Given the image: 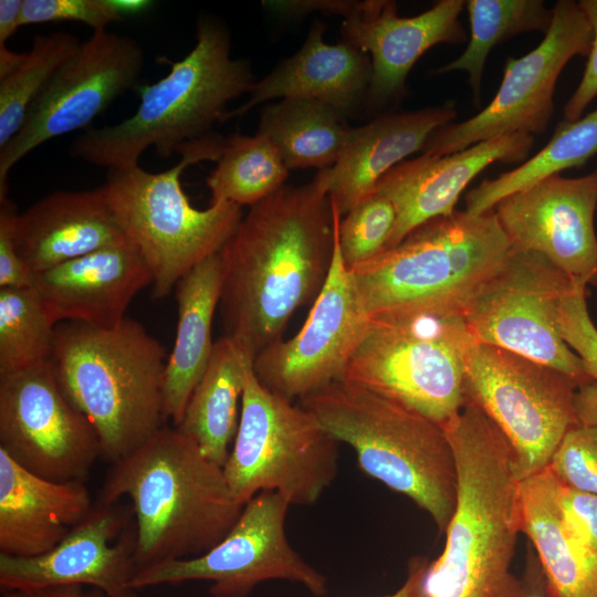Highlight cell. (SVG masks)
I'll use <instances>...</instances> for the list:
<instances>
[{
	"label": "cell",
	"instance_id": "1",
	"mask_svg": "<svg viewBox=\"0 0 597 597\" xmlns=\"http://www.w3.org/2000/svg\"><path fill=\"white\" fill-rule=\"evenodd\" d=\"M333 253L325 169L251 206L220 251L224 335L254 357L282 339L293 313L321 292Z\"/></svg>",
	"mask_w": 597,
	"mask_h": 597
},
{
	"label": "cell",
	"instance_id": "2",
	"mask_svg": "<svg viewBox=\"0 0 597 597\" xmlns=\"http://www.w3.org/2000/svg\"><path fill=\"white\" fill-rule=\"evenodd\" d=\"M455 460V509L441 555L429 563L427 597H523L512 573L522 532L514 452L471 400L442 426Z\"/></svg>",
	"mask_w": 597,
	"mask_h": 597
},
{
	"label": "cell",
	"instance_id": "3",
	"mask_svg": "<svg viewBox=\"0 0 597 597\" xmlns=\"http://www.w3.org/2000/svg\"><path fill=\"white\" fill-rule=\"evenodd\" d=\"M113 464L100 503L129 498L137 570L205 554L229 533L242 511L222 467L176 427L161 426Z\"/></svg>",
	"mask_w": 597,
	"mask_h": 597
},
{
	"label": "cell",
	"instance_id": "4",
	"mask_svg": "<svg viewBox=\"0 0 597 597\" xmlns=\"http://www.w3.org/2000/svg\"><path fill=\"white\" fill-rule=\"evenodd\" d=\"M255 82L250 62L231 57L224 23L201 15L193 49L172 63L165 77L139 88L136 112L118 124L84 130L72 143L70 155L107 169L137 166L149 147L169 157L180 146L211 134L227 104L250 93Z\"/></svg>",
	"mask_w": 597,
	"mask_h": 597
},
{
	"label": "cell",
	"instance_id": "5",
	"mask_svg": "<svg viewBox=\"0 0 597 597\" xmlns=\"http://www.w3.org/2000/svg\"><path fill=\"white\" fill-rule=\"evenodd\" d=\"M167 358L133 318L111 328L56 324L51 357L56 380L94 427L103 459L119 461L161 427Z\"/></svg>",
	"mask_w": 597,
	"mask_h": 597
},
{
	"label": "cell",
	"instance_id": "6",
	"mask_svg": "<svg viewBox=\"0 0 597 597\" xmlns=\"http://www.w3.org/2000/svg\"><path fill=\"white\" fill-rule=\"evenodd\" d=\"M356 453L360 470L409 498L444 533L455 509L457 469L442 426L362 386L339 380L298 400Z\"/></svg>",
	"mask_w": 597,
	"mask_h": 597
},
{
	"label": "cell",
	"instance_id": "7",
	"mask_svg": "<svg viewBox=\"0 0 597 597\" xmlns=\"http://www.w3.org/2000/svg\"><path fill=\"white\" fill-rule=\"evenodd\" d=\"M224 138L211 133L180 146L181 159L164 171H147L139 165L107 169L103 193L151 273L154 298L168 296L184 275L219 253L243 218L241 207L229 201L197 209L181 187L188 166L219 159Z\"/></svg>",
	"mask_w": 597,
	"mask_h": 597
},
{
	"label": "cell",
	"instance_id": "8",
	"mask_svg": "<svg viewBox=\"0 0 597 597\" xmlns=\"http://www.w3.org/2000/svg\"><path fill=\"white\" fill-rule=\"evenodd\" d=\"M472 342L459 307L418 304L377 312L368 315L342 380L443 426L464 405Z\"/></svg>",
	"mask_w": 597,
	"mask_h": 597
},
{
	"label": "cell",
	"instance_id": "9",
	"mask_svg": "<svg viewBox=\"0 0 597 597\" xmlns=\"http://www.w3.org/2000/svg\"><path fill=\"white\" fill-rule=\"evenodd\" d=\"M512 245L494 210L434 218L350 272L367 315L418 304L463 308Z\"/></svg>",
	"mask_w": 597,
	"mask_h": 597
},
{
	"label": "cell",
	"instance_id": "10",
	"mask_svg": "<svg viewBox=\"0 0 597 597\" xmlns=\"http://www.w3.org/2000/svg\"><path fill=\"white\" fill-rule=\"evenodd\" d=\"M338 443L308 410L269 390L251 368L238 431L222 469L242 505L271 491L290 505L308 506L336 478Z\"/></svg>",
	"mask_w": 597,
	"mask_h": 597
},
{
	"label": "cell",
	"instance_id": "11",
	"mask_svg": "<svg viewBox=\"0 0 597 597\" xmlns=\"http://www.w3.org/2000/svg\"><path fill=\"white\" fill-rule=\"evenodd\" d=\"M579 383L545 364L472 342L465 356L464 395L500 429L523 479L545 469L565 433L579 425Z\"/></svg>",
	"mask_w": 597,
	"mask_h": 597
},
{
	"label": "cell",
	"instance_id": "12",
	"mask_svg": "<svg viewBox=\"0 0 597 597\" xmlns=\"http://www.w3.org/2000/svg\"><path fill=\"white\" fill-rule=\"evenodd\" d=\"M574 285L542 254L512 248L462 314L474 342L551 366L582 386L593 380L558 329L561 302Z\"/></svg>",
	"mask_w": 597,
	"mask_h": 597
},
{
	"label": "cell",
	"instance_id": "13",
	"mask_svg": "<svg viewBox=\"0 0 597 597\" xmlns=\"http://www.w3.org/2000/svg\"><path fill=\"white\" fill-rule=\"evenodd\" d=\"M290 506L280 493L256 494L214 547L199 556L142 568L135 573L132 588L208 580L211 597H249L259 584L284 579L301 584L314 596H325L326 576L306 563L286 537Z\"/></svg>",
	"mask_w": 597,
	"mask_h": 597
},
{
	"label": "cell",
	"instance_id": "14",
	"mask_svg": "<svg viewBox=\"0 0 597 597\" xmlns=\"http://www.w3.org/2000/svg\"><path fill=\"white\" fill-rule=\"evenodd\" d=\"M552 10V24L542 42L530 53L506 60L489 105L469 119L434 130L421 154L443 156L499 136L546 130L561 72L574 56H588L593 44V30L578 1L558 0Z\"/></svg>",
	"mask_w": 597,
	"mask_h": 597
},
{
	"label": "cell",
	"instance_id": "15",
	"mask_svg": "<svg viewBox=\"0 0 597 597\" xmlns=\"http://www.w3.org/2000/svg\"><path fill=\"white\" fill-rule=\"evenodd\" d=\"M144 51L129 36L95 31L53 74L17 135L0 149V200L10 170L30 151L91 123L137 84Z\"/></svg>",
	"mask_w": 597,
	"mask_h": 597
},
{
	"label": "cell",
	"instance_id": "16",
	"mask_svg": "<svg viewBox=\"0 0 597 597\" xmlns=\"http://www.w3.org/2000/svg\"><path fill=\"white\" fill-rule=\"evenodd\" d=\"M0 449L56 482L84 481L102 457L94 427L65 398L51 359L0 376Z\"/></svg>",
	"mask_w": 597,
	"mask_h": 597
},
{
	"label": "cell",
	"instance_id": "17",
	"mask_svg": "<svg viewBox=\"0 0 597 597\" xmlns=\"http://www.w3.org/2000/svg\"><path fill=\"white\" fill-rule=\"evenodd\" d=\"M331 203L334 253L326 281L301 329L269 345L253 360L259 381L291 401L343 379L368 321L341 255L337 223L342 216Z\"/></svg>",
	"mask_w": 597,
	"mask_h": 597
},
{
	"label": "cell",
	"instance_id": "18",
	"mask_svg": "<svg viewBox=\"0 0 597 597\" xmlns=\"http://www.w3.org/2000/svg\"><path fill=\"white\" fill-rule=\"evenodd\" d=\"M597 169L548 177L503 200L494 212L512 248L545 256L574 284L597 286Z\"/></svg>",
	"mask_w": 597,
	"mask_h": 597
},
{
	"label": "cell",
	"instance_id": "19",
	"mask_svg": "<svg viewBox=\"0 0 597 597\" xmlns=\"http://www.w3.org/2000/svg\"><path fill=\"white\" fill-rule=\"evenodd\" d=\"M125 520L118 506L98 503L52 549L33 557L0 554V586L12 591L90 585L108 597H134L135 531L114 541Z\"/></svg>",
	"mask_w": 597,
	"mask_h": 597
},
{
	"label": "cell",
	"instance_id": "20",
	"mask_svg": "<svg viewBox=\"0 0 597 597\" xmlns=\"http://www.w3.org/2000/svg\"><path fill=\"white\" fill-rule=\"evenodd\" d=\"M463 0H440L411 18H401L391 0H367L363 11L344 19L343 41L366 52L371 60L367 108L396 103L406 94V80L415 63L437 44L465 42L459 17Z\"/></svg>",
	"mask_w": 597,
	"mask_h": 597
},
{
	"label": "cell",
	"instance_id": "21",
	"mask_svg": "<svg viewBox=\"0 0 597 597\" xmlns=\"http://www.w3.org/2000/svg\"><path fill=\"white\" fill-rule=\"evenodd\" d=\"M533 144V135L516 133L449 155L421 154L391 168L374 190L389 199L396 210L387 250L398 245L419 226L452 214L462 191L488 166L496 161L524 163Z\"/></svg>",
	"mask_w": 597,
	"mask_h": 597
},
{
	"label": "cell",
	"instance_id": "22",
	"mask_svg": "<svg viewBox=\"0 0 597 597\" xmlns=\"http://www.w3.org/2000/svg\"><path fill=\"white\" fill-rule=\"evenodd\" d=\"M151 282L140 252L127 240L36 274L33 289L55 325L76 322L111 328Z\"/></svg>",
	"mask_w": 597,
	"mask_h": 597
},
{
	"label": "cell",
	"instance_id": "23",
	"mask_svg": "<svg viewBox=\"0 0 597 597\" xmlns=\"http://www.w3.org/2000/svg\"><path fill=\"white\" fill-rule=\"evenodd\" d=\"M325 25L317 20L300 50L254 83L250 98L227 111L221 122L242 116L274 98H308L322 102L345 118L365 103L371 80L370 56L342 41L327 44Z\"/></svg>",
	"mask_w": 597,
	"mask_h": 597
},
{
	"label": "cell",
	"instance_id": "24",
	"mask_svg": "<svg viewBox=\"0 0 597 597\" xmlns=\"http://www.w3.org/2000/svg\"><path fill=\"white\" fill-rule=\"evenodd\" d=\"M15 249L34 274L127 241L102 187L54 191L17 213Z\"/></svg>",
	"mask_w": 597,
	"mask_h": 597
},
{
	"label": "cell",
	"instance_id": "25",
	"mask_svg": "<svg viewBox=\"0 0 597 597\" xmlns=\"http://www.w3.org/2000/svg\"><path fill=\"white\" fill-rule=\"evenodd\" d=\"M93 507L84 481L41 478L0 449V554L33 557L45 553Z\"/></svg>",
	"mask_w": 597,
	"mask_h": 597
},
{
	"label": "cell",
	"instance_id": "26",
	"mask_svg": "<svg viewBox=\"0 0 597 597\" xmlns=\"http://www.w3.org/2000/svg\"><path fill=\"white\" fill-rule=\"evenodd\" d=\"M457 116L453 103L418 111L383 114L356 127L338 161L325 169L329 200L342 217L374 193L379 179L409 155L421 151L428 137Z\"/></svg>",
	"mask_w": 597,
	"mask_h": 597
},
{
	"label": "cell",
	"instance_id": "27",
	"mask_svg": "<svg viewBox=\"0 0 597 597\" xmlns=\"http://www.w3.org/2000/svg\"><path fill=\"white\" fill-rule=\"evenodd\" d=\"M556 489L548 467L521 481L522 532L536 552L547 597H597V553L564 517Z\"/></svg>",
	"mask_w": 597,
	"mask_h": 597
},
{
	"label": "cell",
	"instance_id": "28",
	"mask_svg": "<svg viewBox=\"0 0 597 597\" xmlns=\"http://www.w3.org/2000/svg\"><path fill=\"white\" fill-rule=\"evenodd\" d=\"M222 287L220 252L184 275L176 285L178 322L175 344L167 358L163 419L177 427L213 352V316Z\"/></svg>",
	"mask_w": 597,
	"mask_h": 597
},
{
	"label": "cell",
	"instance_id": "29",
	"mask_svg": "<svg viewBox=\"0 0 597 597\" xmlns=\"http://www.w3.org/2000/svg\"><path fill=\"white\" fill-rule=\"evenodd\" d=\"M253 360L254 356L238 341L226 335L216 341L207 369L176 427L220 467L238 431L245 378Z\"/></svg>",
	"mask_w": 597,
	"mask_h": 597
},
{
	"label": "cell",
	"instance_id": "30",
	"mask_svg": "<svg viewBox=\"0 0 597 597\" xmlns=\"http://www.w3.org/2000/svg\"><path fill=\"white\" fill-rule=\"evenodd\" d=\"M356 132L333 107L308 98H282L260 111L258 133L276 147L287 169L332 168Z\"/></svg>",
	"mask_w": 597,
	"mask_h": 597
},
{
	"label": "cell",
	"instance_id": "31",
	"mask_svg": "<svg viewBox=\"0 0 597 597\" xmlns=\"http://www.w3.org/2000/svg\"><path fill=\"white\" fill-rule=\"evenodd\" d=\"M597 155V108L575 122L561 121L535 156L493 179H485L465 196V212L483 214L504 198L568 168H580Z\"/></svg>",
	"mask_w": 597,
	"mask_h": 597
},
{
	"label": "cell",
	"instance_id": "32",
	"mask_svg": "<svg viewBox=\"0 0 597 597\" xmlns=\"http://www.w3.org/2000/svg\"><path fill=\"white\" fill-rule=\"evenodd\" d=\"M470 40L455 60L432 71L442 75L452 71L468 73V84L475 106H480L484 66L490 51L498 44L525 32L546 33L553 10L542 0H468Z\"/></svg>",
	"mask_w": 597,
	"mask_h": 597
},
{
	"label": "cell",
	"instance_id": "33",
	"mask_svg": "<svg viewBox=\"0 0 597 597\" xmlns=\"http://www.w3.org/2000/svg\"><path fill=\"white\" fill-rule=\"evenodd\" d=\"M289 169L265 135L233 133L224 138L216 168L207 178L211 203L253 206L284 186Z\"/></svg>",
	"mask_w": 597,
	"mask_h": 597
},
{
	"label": "cell",
	"instance_id": "34",
	"mask_svg": "<svg viewBox=\"0 0 597 597\" xmlns=\"http://www.w3.org/2000/svg\"><path fill=\"white\" fill-rule=\"evenodd\" d=\"M81 44L77 36L66 32L36 35L30 51L0 74V149L17 135L31 104Z\"/></svg>",
	"mask_w": 597,
	"mask_h": 597
},
{
	"label": "cell",
	"instance_id": "35",
	"mask_svg": "<svg viewBox=\"0 0 597 597\" xmlns=\"http://www.w3.org/2000/svg\"><path fill=\"white\" fill-rule=\"evenodd\" d=\"M55 326L33 287H0V376L51 359Z\"/></svg>",
	"mask_w": 597,
	"mask_h": 597
},
{
	"label": "cell",
	"instance_id": "36",
	"mask_svg": "<svg viewBox=\"0 0 597 597\" xmlns=\"http://www.w3.org/2000/svg\"><path fill=\"white\" fill-rule=\"evenodd\" d=\"M396 223V210L386 197L374 192L337 223V239L348 271L387 250Z\"/></svg>",
	"mask_w": 597,
	"mask_h": 597
},
{
	"label": "cell",
	"instance_id": "37",
	"mask_svg": "<svg viewBox=\"0 0 597 597\" xmlns=\"http://www.w3.org/2000/svg\"><path fill=\"white\" fill-rule=\"evenodd\" d=\"M547 467L563 484L597 494V426L569 429Z\"/></svg>",
	"mask_w": 597,
	"mask_h": 597
},
{
	"label": "cell",
	"instance_id": "38",
	"mask_svg": "<svg viewBox=\"0 0 597 597\" xmlns=\"http://www.w3.org/2000/svg\"><path fill=\"white\" fill-rule=\"evenodd\" d=\"M558 329L564 342L580 358L588 377L597 384V328L586 303V286L575 284L563 297Z\"/></svg>",
	"mask_w": 597,
	"mask_h": 597
},
{
	"label": "cell",
	"instance_id": "39",
	"mask_svg": "<svg viewBox=\"0 0 597 597\" xmlns=\"http://www.w3.org/2000/svg\"><path fill=\"white\" fill-rule=\"evenodd\" d=\"M122 20L109 0H23L21 25L72 21L95 32Z\"/></svg>",
	"mask_w": 597,
	"mask_h": 597
},
{
	"label": "cell",
	"instance_id": "40",
	"mask_svg": "<svg viewBox=\"0 0 597 597\" xmlns=\"http://www.w3.org/2000/svg\"><path fill=\"white\" fill-rule=\"evenodd\" d=\"M17 207L8 197L0 200V287H33L35 276L19 255L12 234Z\"/></svg>",
	"mask_w": 597,
	"mask_h": 597
},
{
	"label": "cell",
	"instance_id": "41",
	"mask_svg": "<svg viewBox=\"0 0 597 597\" xmlns=\"http://www.w3.org/2000/svg\"><path fill=\"white\" fill-rule=\"evenodd\" d=\"M556 495L566 521L597 553V494L569 488L557 480Z\"/></svg>",
	"mask_w": 597,
	"mask_h": 597
},
{
	"label": "cell",
	"instance_id": "42",
	"mask_svg": "<svg viewBox=\"0 0 597 597\" xmlns=\"http://www.w3.org/2000/svg\"><path fill=\"white\" fill-rule=\"evenodd\" d=\"M593 30V44L583 77L569 100L564 105V119L575 122L582 118L583 113L597 96V0H579Z\"/></svg>",
	"mask_w": 597,
	"mask_h": 597
},
{
	"label": "cell",
	"instance_id": "43",
	"mask_svg": "<svg viewBox=\"0 0 597 597\" xmlns=\"http://www.w3.org/2000/svg\"><path fill=\"white\" fill-rule=\"evenodd\" d=\"M262 3L270 12L285 17H297L318 11L324 14L343 15L344 19H347L363 11L367 0H269Z\"/></svg>",
	"mask_w": 597,
	"mask_h": 597
},
{
	"label": "cell",
	"instance_id": "44",
	"mask_svg": "<svg viewBox=\"0 0 597 597\" xmlns=\"http://www.w3.org/2000/svg\"><path fill=\"white\" fill-rule=\"evenodd\" d=\"M429 563L426 557H413L409 563L405 583L394 594L384 597H427L425 577Z\"/></svg>",
	"mask_w": 597,
	"mask_h": 597
},
{
	"label": "cell",
	"instance_id": "45",
	"mask_svg": "<svg viewBox=\"0 0 597 597\" xmlns=\"http://www.w3.org/2000/svg\"><path fill=\"white\" fill-rule=\"evenodd\" d=\"M574 406L579 423L597 426V384L595 381L577 388Z\"/></svg>",
	"mask_w": 597,
	"mask_h": 597
},
{
	"label": "cell",
	"instance_id": "46",
	"mask_svg": "<svg viewBox=\"0 0 597 597\" xmlns=\"http://www.w3.org/2000/svg\"><path fill=\"white\" fill-rule=\"evenodd\" d=\"M23 0L0 1V46H6L7 41L21 27Z\"/></svg>",
	"mask_w": 597,
	"mask_h": 597
},
{
	"label": "cell",
	"instance_id": "47",
	"mask_svg": "<svg viewBox=\"0 0 597 597\" xmlns=\"http://www.w3.org/2000/svg\"><path fill=\"white\" fill-rule=\"evenodd\" d=\"M524 587L523 597H545L546 593L545 579L535 555H528L527 566L524 582L522 583Z\"/></svg>",
	"mask_w": 597,
	"mask_h": 597
},
{
	"label": "cell",
	"instance_id": "48",
	"mask_svg": "<svg viewBox=\"0 0 597 597\" xmlns=\"http://www.w3.org/2000/svg\"><path fill=\"white\" fill-rule=\"evenodd\" d=\"M82 586H55L36 589H19L9 591L4 597H80Z\"/></svg>",
	"mask_w": 597,
	"mask_h": 597
},
{
	"label": "cell",
	"instance_id": "49",
	"mask_svg": "<svg viewBox=\"0 0 597 597\" xmlns=\"http://www.w3.org/2000/svg\"><path fill=\"white\" fill-rule=\"evenodd\" d=\"M116 11L123 14L139 13L151 6V1L146 0H109Z\"/></svg>",
	"mask_w": 597,
	"mask_h": 597
},
{
	"label": "cell",
	"instance_id": "50",
	"mask_svg": "<svg viewBox=\"0 0 597 597\" xmlns=\"http://www.w3.org/2000/svg\"><path fill=\"white\" fill-rule=\"evenodd\" d=\"M80 597H108L106 595H84V594H81Z\"/></svg>",
	"mask_w": 597,
	"mask_h": 597
}]
</instances>
